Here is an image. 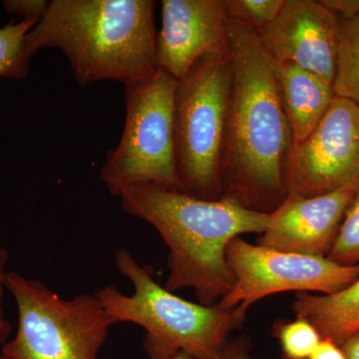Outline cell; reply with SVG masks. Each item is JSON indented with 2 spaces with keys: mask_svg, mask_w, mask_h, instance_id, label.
<instances>
[{
  "mask_svg": "<svg viewBox=\"0 0 359 359\" xmlns=\"http://www.w3.org/2000/svg\"><path fill=\"white\" fill-rule=\"evenodd\" d=\"M231 91L222 197L271 214L287 199V165L294 149L275 68L257 32L229 20Z\"/></svg>",
  "mask_w": 359,
  "mask_h": 359,
  "instance_id": "cell-1",
  "label": "cell"
},
{
  "mask_svg": "<svg viewBox=\"0 0 359 359\" xmlns=\"http://www.w3.org/2000/svg\"><path fill=\"white\" fill-rule=\"evenodd\" d=\"M119 198L123 211L154 226L169 249L164 287L172 292L193 289L204 306L218 304L235 285L228 245L245 233H264L269 224V214L229 197L201 199L141 184Z\"/></svg>",
  "mask_w": 359,
  "mask_h": 359,
  "instance_id": "cell-2",
  "label": "cell"
},
{
  "mask_svg": "<svg viewBox=\"0 0 359 359\" xmlns=\"http://www.w3.org/2000/svg\"><path fill=\"white\" fill-rule=\"evenodd\" d=\"M153 0H52L44 18L26 34V60L57 48L81 86L114 80L124 85L158 69Z\"/></svg>",
  "mask_w": 359,
  "mask_h": 359,
  "instance_id": "cell-3",
  "label": "cell"
},
{
  "mask_svg": "<svg viewBox=\"0 0 359 359\" xmlns=\"http://www.w3.org/2000/svg\"><path fill=\"white\" fill-rule=\"evenodd\" d=\"M114 259L118 271L133 285V294L106 285L95 295L116 323H134L145 330L149 358L172 359L184 351L194 359H221L229 334L244 323L247 309L182 299L156 282L152 266H142L125 248L116 250Z\"/></svg>",
  "mask_w": 359,
  "mask_h": 359,
  "instance_id": "cell-4",
  "label": "cell"
},
{
  "mask_svg": "<svg viewBox=\"0 0 359 359\" xmlns=\"http://www.w3.org/2000/svg\"><path fill=\"white\" fill-rule=\"evenodd\" d=\"M231 78V53L202 59L178 80L174 107L177 168L184 193L201 199L223 196Z\"/></svg>",
  "mask_w": 359,
  "mask_h": 359,
  "instance_id": "cell-5",
  "label": "cell"
},
{
  "mask_svg": "<svg viewBox=\"0 0 359 359\" xmlns=\"http://www.w3.org/2000/svg\"><path fill=\"white\" fill-rule=\"evenodd\" d=\"M124 86V129L101 168V182L114 197L141 184L184 193L175 149L178 80L159 68L152 76Z\"/></svg>",
  "mask_w": 359,
  "mask_h": 359,
  "instance_id": "cell-6",
  "label": "cell"
},
{
  "mask_svg": "<svg viewBox=\"0 0 359 359\" xmlns=\"http://www.w3.org/2000/svg\"><path fill=\"white\" fill-rule=\"evenodd\" d=\"M6 289L18 304L15 337L2 347L8 359H98L116 325L95 294L60 297L45 283L14 271Z\"/></svg>",
  "mask_w": 359,
  "mask_h": 359,
  "instance_id": "cell-7",
  "label": "cell"
},
{
  "mask_svg": "<svg viewBox=\"0 0 359 359\" xmlns=\"http://www.w3.org/2000/svg\"><path fill=\"white\" fill-rule=\"evenodd\" d=\"M235 285L218 306L249 309L268 295L285 292L332 294L359 278V264L344 266L327 257L280 252L235 238L226 250Z\"/></svg>",
  "mask_w": 359,
  "mask_h": 359,
  "instance_id": "cell-8",
  "label": "cell"
},
{
  "mask_svg": "<svg viewBox=\"0 0 359 359\" xmlns=\"http://www.w3.org/2000/svg\"><path fill=\"white\" fill-rule=\"evenodd\" d=\"M287 198L347 190L359 195V105L335 96L313 133L294 146L287 165Z\"/></svg>",
  "mask_w": 359,
  "mask_h": 359,
  "instance_id": "cell-9",
  "label": "cell"
},
{
  "mask_svg": "<svg viewBox=\"0 0 359 359\" xmlns=\"http://www.w3.org/2000/svg\"><path fill=\"white\" fill-rule=\"evenodd\" d=\"M339 29V18L320 1L285 0L276 20L257 34L271 60L297 66L332 85Z\"/></svg>",
  "mask_w": 359,
  "mask_h": 359,
  "instance_id": "cell-10",
  "label": "cell"
},
{
  "mask_svg": "<svg viewBox=\"0 0 359 359\" xmlns=\"http://www.w3.org/2000/svg\"><path fill=\"white\" fill-rule=\"evenodd\" d=\"M157 36L160 69L181 80L202 59L231 53L229 18L221 0H163Z\"/></svg>",
  "mask_w": 359,
  "mask_h": 359,
  "instance_id": "cell-11",
  "label": "cell"
},
{
  "mask_svg": "<svg viewBox=\"0 0 359 359\" xmlns=\"http://www.w3.org/2000/svg\"><path fill=\"white\" fill-rule=\"evenodd\" d=\"M341 190L309 198L287 197L269 214L259 245L280 252L327 257L344 215L356 197Z\"/></svg>",
  "mask_w": 359,
  "mask_h": 359,
  "instance_id": "cell-12",
  "label": "cell"
},
{
  "mask_svg": "<svg viewBox=\"0 0 359 359\" xmlns=\"http://www.w3.org/2000/svg\"><path fill=\"white\" fill-rule=\"evenodd\" d=\"M273 63L294 147L304 143L320 124L334 99V87L290 63Z\"/></svg>",
  "mask_w": 359,
  "mask_h": 359,
  "instance_id": "cell-13",
  "label": "cell"
},
{
  "mask_svg": "<svg viewBox=\"0 0 359 359\" xmlns=\"http://www.w3.org/2000/svg\"><path fill=\"white\" fill-rule=\"evenodd\" d=\"M297 318H304L316 327L321 339L340 346L359 332V278L332 294L299 292L292 304Z\"/></svg>",
  "mask_w": 359,
  "mask_h": 359,
  "instance_id": "cell-14",
  "label": "cell"
},
{
  "mask_svg": "<svg viewBox=\"0 0 359 359\" xmlns=\"http://www.w3.org/2000/svg\"><path fill=\"white\" fill-rule=\"evenodd\" d=\"M339 21V52L332 87L335 96L359 105V15Z\"/></svg>",
  "mask_w": 359,
  "mask_h": 359,
  "instance_id": "cell-15",
  "label": "cell"
},
{
  "mask_svg": "<svg viewBox=\"0 0 359 359\" xmlns=\"http://www.w3.org/2000/svg\"><path fill=\"white\" fill-rule=\"evenodd\" d=\"M37 21L23 20L0 28V77L23 79L28 73V63L22 54L26 34Z\"/></svg>",
  "mask_w": 359,
  "mask_h": 359,
  "instance_id": "cell-16",
  "label": "cell"
},
{
  "mask_svg": "<svg viewBox=\"0 0 359 359\" xmlns=\"http://www.w3.org/2000/svg\"><path fill=\"white\" fill-rule=\"evenodd\" d=\"M276 337L285 359H309L321 341L318 330L304 318L278 325Z\"/></svg>",
  "mask_w": 359,
  "mask_h": 359,
  "instance_id": "cell-17",
  "label": "cell"
},
{
  "mask_svg": "<svg viewBox=\"0 0 359 359\" xmlns=\"http://www.w3.org/2000/svg\"><path fill=\"white\" fill-rule=\"evenodd\" d=\"M285 0H224L229 20L252 28L256 32L276 20Z\"/></svg>",
  "mask_w": 359,
  "mask_h": 359,
  "instance_id": "cell-18",
  "label": "cell"
},
{
  "mask_svg": "<svg viewBox=\"0 0 359 359\" xmlns=\"http://www.w3.org/2000/svg\"><path fill=\"white\" fill-rule=\"evenodd\" d=\"M327 257L344 266L359 264V195L347 209Z\"/></svg>",
  "mask_w": 359,
  "mask_h": 359,
  "instance_id": "cell-19",
  "label": "cell"
},
{
  "mask_svg": "<svg viewBox=\"0 0 359 359\" xmlns=\"http://www.w3.org/2000/svg\"><path fill=\"white\" fill-rule=\"evenodd\" d=\"M4 7L8 13L39 22L48 11L49 2L46 0H6Z\"/></svg>",
  "mask_w": 359,
  "mask_h": 359,
  "instance_id": "cell-20",
  "label": "cell"
},
{
  "mask_svg": "<svg viewBox=\"0 0 359 359\" xmlns=\"http://www.w3.org/2000/svg\"><path fill=\"white\" fill-rule=\"evenodd\" d=\"M9 261V252L6 248L0 245V344L4 346L11 337L13 327L6 320L4 311V297L6 289L7 264Z\"/></svg>",
  "mask_w": 359,
  "mask_h": 359,
  "instance_id": "cell-21",
  "label": "cell"
},
{
  "mask_svg": "<svg viewBox=\"0 0 359 359\" xmlns=\"http://www.w3.org/2000/svg\"><path fill=\"white\" fill-rule=\"evenodd\" d=\"M320 4L340 20H351L359 15V0H320Z\"/></svg>",
  "mask_w": 359,
  "mask_h": 359,
  "instance_id": "cell-22",
  "label": "cell"
},
{
  "mask_svg": "<svg viewBox=\"0 0 359 359\" xmlns=\"http://www.w3.org/2000/svg\"><path fill=\"white\" fill-rule=\"evenodd\" d=\"M309 359H346V358L339 346L330 340L321 339L320 344Z\"/></svg>",
  "mask_w": 359,
  "mask_h": 359,
  "instance_id": "cell-23",
  "label": "cell"
},
{
  "mask_svg": "<svg viewBox=\"0 0 359 359\" xmlns=\"http://www.w3.org/2000/svg\"><path fill=\"white\" fill-rule=\"evenodd\" d=\"M221 359H252L247 344L240 340L226 342Z\"/></svg>",
  "mask_w": 359,
  "mask_h": 359,
  "instance_id": "cell-24",
  "label": "cell"
},
{
  "mask_svg": "<svg viewBox=\"0 0 359 359\" xmlns=\"http://www.w3.org/2000/svg\"><path fill=\"white\" fill-rule=\"evenodd\" d=\"M339 346L346 359H359V332L344 340Z\"/></svg>",
  "mask_w": 359,
  "mask_h": 359,
  "instance_id": "cell-25",
  "label": "cell"
},
{
  "mask_svg": "<svg viewBox=\"0 0 359 359\" xmlns=\"http://www.w3.org/2000/svg\"><path fill=\"white\" fill-rule=\"evenodd\" d=\"M172 359H194L190 354L184 353V351H181V353H177L176 355L174 356Z\"/></svg>",
  "mask_w": 359,
  "mask_h": 359,
  "instance_id": "cell-26",
  "label": "cell"
},
{
  "mask_svg": "<svg viewBox=\"0 0 359 359\" xmlns=\"http://www.w3.org/2000/svg\"><path fill=\"white\" fill-rule=\"evenodd\" d=\"M0 359H8L4 355V354H0Z\"/></svg>",
  "mask_w": 359,
  "mask_h": 359,
  "instance_id": "cell-27",
  "label": "cell"
}]
</instances>
